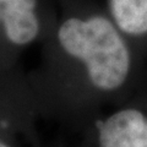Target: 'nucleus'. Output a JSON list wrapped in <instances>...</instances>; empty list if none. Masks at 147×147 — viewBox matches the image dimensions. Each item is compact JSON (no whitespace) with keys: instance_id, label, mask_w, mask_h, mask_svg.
<instances>
[{"instance_id":"obj_1","label":"nucleus","mask_w":147,"mask_h":147,"mask_svg":"<svg viewBox=\"0 0 147 147\" xmlns=\"http://www.w3.org/2000/svg\"><path fill=\"white\" fill-rule=\"evenodd\" d=\"M39 63L28 72L45 121L81 134L104 110L127 98L134 45L105 9L69 1L53 10Z\"/></svg>"},{"instance_id":"obj_2","label":"nucleus","mask_w":147,"mask_h":147,"mask_svg":"<svg viewBox=\"0 0 147 147\" xmlns=\"http://www.w3.org/2000/svg\"><path fill=\"white\" fill-rule=\"evenodd\" d=\"M43 123L28 72L0 71V147H40Z\"/></svg>"},{"instance_id":"obj_3","label":"nucleus","mask_w":147,"mask_h":147,"mask_svg":"<svg viewBox=\"0 0 147 147\" xmlns=\"http://www.w3.org/2000/svg\"><path fill=\"white\" fill-rule=\"evenodd\" d=\"M52 13L43 0H0V71L21 66L24 54L42 42Z\"/></svg>"},{"instance_id":"obj_4","label":"nucleus","mask_w":147,"mask_h":147,"mask_svg":"<svg viewBox=\"0 0 147 147\" xmlns=\"http://www.w3.org/2000/svg\"><path fill=\"white\" fill-rule=\"evenodd\" d=\"M79 136L81 147H147V105L124 99L99 114Z\"/></svg>"},{"instance_id":"obj_5","label":"nucleus","mask_w":147,"mask_h":147,"mask_svg":"<svg viewBox=\"0 0 147 147\" xmlns=\"http://www.w3.org/2000/svg\"><path fill=\"white\" fill-rule=\"evenodd\" d=\"M105 11L132 45L147 37V0H107Z\"/></svg>"}]
</instances>
